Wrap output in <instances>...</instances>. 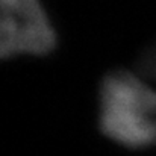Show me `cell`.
Returning <instances> with one entry per match:
<instances>
[{
	"instance_id": "1",
	"label": "cell",
	"mask_w": 156,
	"mask_h": 156,
	"mask_svg": "<svg viewBox=\"0 0 156 156\" xmlns=\"http://www.w3.org/2000/svg\"><path fill=\"white\" fill-rule=\"evenodd\" d=\"M99 120L102 132L121 146H155L156 90L129 71L108 74L100 88Z\"/></svg>"
},
{
	"instance_id": "2",
	"label": "cell",
	"mask_w": 156,
	"mask_h": 156,
	"mask_svg": "<svg viewBox=\"0 0 156 156\" xmlns=\"http://www.w3.org/2000/svg\"><path fill=\"white\" fill-rule=\"evenodd\" d=\"M56 35L40 0H0V53L3 58L46 55Z\"/></svg>"
},
{
	"instance_id": "3",
	"label": "cell",
	"mask_w": 156,
	"mask_h": 156,
	"mask_svg": "<svg viewBox=\"0 0 156 156\" xmlns=\"http://www.w3.org/2000/svg\"><path fill=\"white\" fill-rule=\"evenodd\" d=\"M143 70H144V74L156 80V44L146 53L143 59Z\"/></svg>"
}]
</instances>
